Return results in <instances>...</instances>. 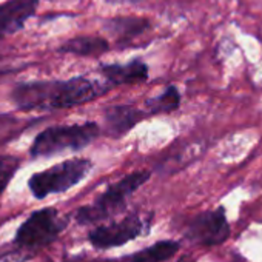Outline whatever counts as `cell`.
Segmentation results:
<instances>
[{
    "label": "cell",
    "instance_id": "obj_6",
    "mask_svg": "<svg viewBox=\"0 0 262 262\" xmlns=\"http://www.w3.org/2000/svg\"><path fill=\"white\" fill-rule=\"evenodd\" d=\"M150 227L148 219L142 217L141 214H129L122 221L102 225L94 228L90 233V241L96 248H113L120 247L129 241L136 239L141 234H145Z\"/></svg>",
    "mask_w": 262,
    "mask_h": 262
},
{
    "label": "cell",
    "instance_id": "obj_15",
    "mask_svg": "<svg viewBox=\"0 0 262 262\" xmlns=\"http://www.w3.org/2000/svg\"><path fill=\"white\" fill-rule=\"evenodd\" d=\"M20 165V159L16 156H0V194H2L8 184L11 182V179L14 178L16 171L19 170Z\"/></svg>",
    "mask_w": 262,
    "mask_h": 262
},
{
    "label": "cell",
    "instance_id": "obj_3",
    "mask_svg": "<svg viewBox=\"0 0 262 262\" xmlns=\"http://www.w3.org/2000/svg\"><path fill=\"white\" fill-rule=\"evenodd\" d=\"M148 178H150L148 171H135L122 178L119 182L106 188L103 194H100L91 205L79 208L76 213V219L80 224H91L110 217L111 214L123 208L128 198L138 188H141L148 181Z\"/></svg>",
    "mask_w": 262,
    "mask_h": 262
},
{
    "label": "cell",
    "instance_id": "obj_12",
    "mask_svg": "<svg viewBox=\"0 0 262 262\" xmlns=\"http://www.w3.org/2000/svg\"><path fill=\"white\" fill-rule=\"evenodd\" d=\"M150 28L148 20L139 17H116L105 24V30L117 37V40H133Z\"/></svg>",
    "mask_w": 262,
    "mask_h": 262
},
{
    "label": "cell",
    "instance_id": "obj_8",
    "mask_svg": "<svg viewBox=\"0 0 262 262\" xmlns=\"http://www.w3.org/2000/svg\"><path fill=\"white\" fill-rule=\"evenodd\" d=\"M37 7L39 0H7L0 5V39L20 31L36 14Z\"/></svg>",
    "mask_w": 262,
    "mask_h": 262
},
{
    "label": "cell",
    "instance_id": "obj_17",
    "mask_svg": "<svg viewBox=\"0 0 262 262\" xmlns=\"http://www.w3.org/2000/svg\"><path fill=\"white\" fill-rule=\"evenodd\" d=\"M16 70V65L13 60L7 57H0V77H4L5 74H10Z\"/></svg>",
    "mask_w": 262,
    "mask_h": 262
},
{
    "label": "cell",
    "instance_id": "obj_14",
    "mask_svg": "<svg viewBox=\"0 0 262 262\" xmlns=\"http://www.w3.org/2000/svg\"><path fill=\"white\" fill-rule=\"evenodd\" d=\"M181 103V94L176 86H168L164 93L147 100V114H159L174 111Z\"/></svg>",
    "mask_w": 262,
    "mask_h": 262
},
{
    "label": "cell",
    "instance_id": "obj_4",
    "mask_svg": "<svg viewBox=\"0 0 262 262\" xmlns=\"http://www.w3.org/2000/svg\"><path fill=\"white\" fill-rule=\"evenodd\" d=\"M91 170L88 159H70L48 170L31 176L28 185L34 198L45 199L50 194H57L77 185Z\"/></svg>",
    "mask_w": 262,
    "mask_h": 262
},
{
    "label": "cell",
    "instance_id": "obj_5",
    "mask_svg": "<svg viewBox=\"0 0 262 262\" xmlns=\"http://www.w3.org/2000/svg\"><path fill=\"white\" fill-rule=\"evenodd\" d=\"M65 222L54 208L34 211L17 230L16 244L28 251L51 244L63 230Z\"/></svg>",
    "mask_w": 262,
    "mask_h": 262
},
{
    "label": "cell",
    "instance_id": "obj_10",
    "mask_svg": "<svg viewBox=\"0 0 262 262\" xmlns=\"http://www.w3.org/2000/svg\"><path fill=\"white\" fill-rule=\"evenodd\" d=\"M100 71L110 86L135 85V83L145 82L148 79V67L141 59H133L123 65L119 63L100 65Z\"/></svg>",
    "mask_w": 262,
    "mask_h": 262
},
{
    "label": "cell",
    "instance_id": "obj_7",
    "mask_svg": "<svg viewBox=\"0 0 262 262\" xmlns=\"http://www.w3.org/2000/svg\"><path fill=\"white\" fill-rule=\"evenodd\" d=\"M187 237L201 245H219L230 236V225L224 208L196 216L187 227Z\"/></svg>",
    "mask_w": 262,
    "mask_h": 262
},
{
    "label": "cell",
    "instance_id": "obj_16",
    "mask_svg": "<svg viewBox=\"0 0 262 262\" xmlns=\"http://www.w3.org/2000/svg\"><path fill=\"white\" fill-rule=\"evenodd\" d=\"M28 254H31V251L19 247V250H16V251H10V253H5L0 256V262H24L30 257Z\"/></svg>",
    "mask_w": 262,
    "mask_h": 262
},
{
    "label": "cell",
    "instance_id": "obj_11",
    "mask_svg": "<svg viewBox=\"0 0 262 262\" xmlns=\"http://www.w3.org/2000/svg\"><path fill=\"white\" fill-rule=\"evenodd\" d=\"M108 48H110V43L102 37L82 36V37H73L63 42L59 47V53L76 54V56H100L106 53Z\"/></svg>",
    "mask_w": 262,
    "mask_h": 262
},
{
    "label": "cell",
    "instance_id": "obj_9",
    "mask_svg": "<svg viewBox=\"0 0 262 262\" xmlns=\"http://www.w3.org/2000/svg\"><path fill=\"white\" fill-rule=\"evenodd\" d=\"M147 116V111L138 110L133 105H113L105 110V131L108 136L120 138L133 129L138 122Z\"/></svg>",
    "mask_w": 262,
    "mask_h": 262
},
{
    "label": "cell",
    "instance_id": "obj_13",
    "mask_svg": "<svg viewBox=\"0 0 262 262\" xmlns=\"http://www.w3.org/2000/svg\"><path fill=\"white\" fill-rule=\"evenodd\" d=\"M179 250V242L176 241H159L155 245L135 253L129 256L125 262H165L173 257Z\"/></svg>",
    "mask_w": 262,
    "mask_h": 262
},
{
    "label": "cell",
    "instance_id": "obj_2",
    "mask_svg": "<svg viewBox=\"0 0 262 262\" xmlns=\"http://www.w3.org/2000/svg\"><path fill=\"white\" fill-rule=\"evenodd\" d=\"M100 135V126L96 122L57 125L39 133L31 145L33 158H47L63 151H77L90 145Z\"/></svg>",
    "mask_w": 262,
    "mask_h": 262
},
{
    "label": "cell",
    "instance_id": "obj_1",
    "mask_svg": "<svg viewBox=\"0 0 262 262\" xmlns=\"http://www.w3.org/2000/svg\"><path fill=\"white\" fill-rule=\"evenodd\" d=\"M110 85H100L86 77L68 80H34L24 82L11 91V100L20 110H67L93 102L105 94Z\"/></svg>",
    "mask_w": 262,
    "mask_h": 262
}]
</instances>
